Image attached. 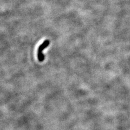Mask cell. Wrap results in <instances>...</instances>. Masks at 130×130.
Listing matches in <instances>:
<instances>
[{
	"mask_svg": "<svg viewBox=\"0 0 130 130\" xmlns=\"http://www.w3.org/2000/svg\"><path fill=\"white\" fill-rule=\"evenodd\" d=\"M50 41L46 40L41 45L39 46L37 49V58L40 62H42L45 60V55L43 54V50L49 45Z\"/></svg>",
	"mask_w": 130,
	"mask_h": 130,
	"instance_id": "1",
	"label": "cell"
}]
</instances>
